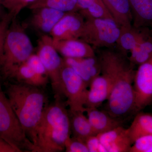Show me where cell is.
Wrapping results in <instances>:
<instances>
[{"instance_id":"1","label":"cell","mask_w":152,"mask_h":152,"mask_svg":"<svg viewBox=\"0 0 152 152\" xmlns=\"http://www.w3.org/2000/svg\"><path fill=\"white\" fill-rule=\"evenodd\" d=\"M114 47L105 48L98 57L101 74L106 75L112 82L111 91L107 103V112L118 119L134 112V78L136 70L127 54Z\"/></svg>"},{"instance_id":"2","label":"cell","mask_w":152,"mask_h":152,"mask_svg":"<svg viewBox=\"0 0 152 152\" xmlns=\"http://www.w3.org/2000/svg\"><path fill=\"white\" fill-rule=\"evenodd\" d=\"M5 86L10 104L37 151V129L47 105L46 96L39 87L18 83Z\"/></svg>"},{"instance_id":"3","label":"cell","mask_w":152,"mask_h":152,"mask_svg":"<svg viewBox=\"0 0 152 152\" xmlns=\"http://www.w3.org/2000/svg\"><path fill=\"white\" fill-rule=\"evenodd\" d=\"M45 107L37 129V152L65 151L66 141L71 136L70 124L66 102L54 98Z\"/></svg>"},{"instance_id":"4","label":"cell","mask_w":152,"mask_h":152,"mask_svg":"<svg viewBox=\"0 0 152 152\" xmlns=\"http://www.w3.org/2000/svg\"><path fill=\"white\" fill-rule=\"evenodd\" d=\"M15 19L7 31L0 57V72L5 78L34 53L32 44L25 31L26 26L17 23Z\"/></svg>"},{"instance_id":"5","label":"cell","mask_w":152,"mask_h":152,"mask_svg":"<svg viewBox=\"0 0 152 152\" xmlns=\"http://www.w3.org/2000/svg\"><path fill=\"white\" fill-rule=\"evenodd\" d=\"M0 137L18 152H37L0 86Z\"/></svg>"},{"instance_id":"6","label":"cell","mask_w":152,"mask_h":152,"mask_svg":"<svg viewBox=\"0 0 152 152\" xmlns=\"http://www.w3.org/2000/svg\"><path fill=\"white\" fill-rule=\"evenodd\" d=\"M120 30V26L113 19H87L80 39L93 48H113L116 45Z\"/></svg>"},{"instance_id":"7","label":"cell","mask_w":152,"mask_h":152,"mask_svg":"<svg viewBox=\"0 0 152 152\" xmlns=\"http://www.w3.org/2000/svg\"><path fill=\"white\" fill-rule=\"evenodd\" d=\"M37 55L43 64L51 85L54 98L63 99L61 87V72L65 63L53 44V39L48 35L42 36L38 42Z\"/></svg>"},{"instance_id":"8","label":"cell","mask_w":152,"mask_h":152,"mask_svg":"<svg viewBox=\"0 0 152 152\" xmlns=\"http://www.w3.org/2000/svg\"><path fill=\"white\" fill-rule=\"evenodd\" d=\"M62 91L70 110L85 112L88 87L72 68L65 64L61 72Z\"/></svg>"},{"instance_id":"9","label":"cell","mask_w":152,"mask_h":152,"mask_svg":"<svg viewBox=\"0 0 152 152\" xmlns=\"http://www.w3.org/2000/svg\"><path fill=\"white\" fill-rule=\"evenodd\" d=\"M133 88L134 112H139L152 102V56L136 70Z\"/></svg>"},{"instance_id":"10","label":"cell","mask_w":152,"mask_h":152,"mask_svg":"<svg viewBox=\"0 0 152 152\" xmlns=\"http://www.w3.org/2000/svg\"><path fill=\"white\" fill-rule=\"evenodd\" d=\"M85 21L78 12H66L49 34L55 40L80 39Z\"/></svg>"},{"instance_id":"11","label":"cell","mask_w":152,"mask_h":152,"mask_svg":"<svg viewBox=\"0 0 152 152\" xmlns=\"http://www.w3.org/2000/svg\"><path fill=\"white\" fill-rule=\"evenodd\" d=\"M28 25L37 31L50 34L55 25L66 12L52 8L42 7L32 10Z\"/></svg>"},{"instance_id":"12","label":"cell","mask_w":152,"mask_h":152,"mask_svg":"<svg viewBox=\"0 0 152 152\" xmlns=\"http://www.w3.org/2000/svg\"><path fill=\"white\" fill-rule=\"evenodd\" d=\"M97 136L107 152H129L132 145L127 129L121 126Z\"/></svg>"},{"instance_id":"13","label":"cell","mask_w":152,"mask_h":152,"mask_svg":"<svg viewBox=\"0 0 152 152\" xmlns=\"http://www.w3.org/2000/svg\"><path fill=\"white\" fill-rule=\"evenodd\" d=\"M67 66L72 68L83 79L88 87L101 74V66L96 56L83 58H64Z\"/></svg>"},{"instance_id":"14","label":"cell","mask_w":152,"mask_h":152,"mask_svg":"<svg viewBox=\"0 0 152 152\" xmlns=\"http://www.w3.org/2000/svg\"><path fill=\"white\" fill-rule=\"evenodd\" d=\"M112 88L111 81L107 76L101 74L93 80L88 88L85 108H98L107 100Z\"/></svg>"},{"instance_id":"15","label":"cell","mask_w":152,"mask_h":152,"mask_svg":"<svg viewBox=\"0 0 152 152\" xmlns=\"http://www.w3.org/2000/svg\"><path fill=\"white\" fill-rule=\"evenodd\" d=\"M53 44L58 53L64 58H83L96 56L94 48L80 39H53Z\"/></svg>"},{"instance_id":"16","label":"cell","mask_w":152,"mask_h":152,"mask_svg":"<svg viewBox=\"0 0 152 152\" xmlns=\"http://www.w3.org/2000/svg\"><path fill=\"white\" fill-rule=\"evenodd\" d=\"M85 113L96 135L105 132L121 126L118 119L111 116L107 111L98 108H86Z\"/></svg>"},{"instance_id":"17","label":"cell","mask_w":152,"mask_h":152,"mask_svg":"<svg viewBox=\"0 0 152 152\" xmlns=\"http://www.w3.org/2000/svg\"><path fill=\"white\" fill-rule=\"evenodd\" d=\"M142 35L138 43L130 51L129 59L134 66L143 64L152 56V28H140Z\"/></svg>"},{"instance_id":"18","label":"cell","mask_w":152,"mask_h":152,"mask_svg":"<svg viewBox=\"0 0 152 152\" xmlns=\"http://www.w3.org/2000/svg\"><path fill=\"white\" fill-rule=\"evenodd\" d=\"M7 79H13L16 83L39 88L46 86L49 80L48 77L36 73L26 62L14 68L9 74Z\"/></svg>"},{"instance_id":"19","label":"cell","mask_w":152,"mask_h":152,"mask_svg":"<svg viewBox=\"0 0 152 152\" xmlns=\"http://www.w3.org/2000/svg\"><path fill=\"white\" fill-rule=\"evenodd\" d=\"M129 1L133 26L137 28H152V0H129Z\"/></svg>"},{"instance_id":"20","label":"cell","mask_w":152,"mask_h":152,"mask_svg":"<svg viewBox=\"0 0 152 152\" xmlns=\"http://www.w3.org/2000/svg\"><path fill=\"white\" fill-rule=\"evenodd\" d=\"M102 1L120 27L132 26V16L129 0Z\"/></svg>"},{"instance_id":"21","label":"cell","mask_w":152,"mask_h":152,"mask_svg":"<svg viewBox=\"0 0 152 152\" xmlns=\"http://www.w3.org/2000/svg\"><path fill=\"white\" fill-rule=\"evenodd\" d=\"M71 136L86 142L88 137L96 135L85 112L72 111L68 110Z\"/></svg>"},{"instance_id":"22","label":"cell","mask_w":152,"mask_h":152,"mask_svg":"<svg viewBox=\"0 0 152 152\" xmlns=\"http://www.w3.org/2000/svg\"><path fill=\"white\" fill-rule=\"evenodd\" d=\"M127 129L132 144L140 137L152 134V115L139 113Z\"/></svg>"},{"instance_id":"23","label":"cell","mask_w":152,"mask_h":152,"mask_svg":"<svg viewBox=\"0 0 152 152\" xmlns=\"http://www.w3.org/2000/svg\"><path fill=\"white\" fill-rule=\"evenodd\" d=\"M141 28L129 27H121L119 37L116 43L118 48L125 53L134 49L141 38Z\"/></svg>"},{"instance_id":"24","label":"cell","mask_w":152,"mask_h":152,"mask_svg":"<svg viewBox=\"0 0 152 152\" xmlns=\"http://www.w3.org/2000/svg\"><path fill=\"white\" fill-rule=\"evenodd\" d=\"M42 7L56 9L64 12H77V0H38L28 8L32 10Z\"/></svg>"},{"instance_id":"25","label":"cell","mask_w":152,"mask_h":152,"mask_svg":"<svg viewBox=\"0 0 152 152\" xmlns=\"http://www.w3.org/2000/svg\"><path fill=\"white\" fill-rule=\"evenodd\" d=\"M78 12L84 18L85 20L100 19L114 20L102 0L94 3L86 10L79 11Z\"/></svg>"},{"instance_id":"26","label":"cell","mask_w":152,"mask_h":152,"mask_svg":"<svg viewBox=\"0 0 152 152\" xmlns=\"http://www.w3.org/2000/svg\"><path fill=\"white\" fill-rule=\"evenodd\" d=\"M129 152H152V134L137 139L132 145Z\"/></svg>"},{"instance_id":"27","label":"cell","mask_w":152,"mask_h":152,"mask_svg":"<svg viewBox=\"0 0 152 152\" xmlns=\"http://www.w3.org/2000/svg\"><path fill=\"white\" fill-rule=\"evenodd\" d=\"M65 151L66 152H89L86 142L72 136L66 141Z\"/></svg>"},{"instance_id":"28","label":"cell","mask_w":152,"mask_h":152,"mask_svg":"<svg viewBox=\"0 0 152 152\" xmlns=\"http://www.w3.org/2000/svg\"><path fill=\"white\" fill-rule=\"evenodd\" d=\"M14 18H15L14 16L12 14L8 13L0 20V57L2 53L7 31Z\"/></svg>"},{"instance_id":"29","label":"cell","mask_w":152,"mask_h":152,"mask_svg":"<svg viewBox=\"0 0 152 152\" xmlns=\"http://www.w3.org/2000/svg\"><path fill=\"white\" fill-rule=\"evenodd\" d=\"M26 62L36 73L48 77L43 64L37 54L33 53Z\"/></svg>"},{"instance_id":"30","label":"cell","mask_w":152,"mask_h":152,"mask_svg":"<svg viewBox=\"0 0 152 152\" xmlns=\"http://www.w3.org/2000/svg\"><path fill=\"white\" fill-rule=\"evenodd\" d=\"M86 143L89 152H107L97 135L90 136L86 140Z\"/></svg>"},{"instance_id":"31","label":"cell","mask_w":152,"mask_h":152,"mask_svg":"<svg viewBox=\"0 0 152 152\" xmlns=\"http://www.w3.org/2000/svg\"><path fill=\"white\" fill-rule=\"evenodd\" d=\"M0 4L12 14L15 18L22 10L20 0H0Z\"/></svg>"},{"instance_id":"32","label":"cell","mask_w":152,"mask_h":152,"mask_svg":"<svg viewBox=\"0 0 152 152\" xmlns=\"http://www.w3.org/2000/svg\"><path fill=\"white\" fill-rule=\"evenodd\" d=\"M100 0H77L76 11L78 12L89 7L94 3Z\"/></svg>"},{"instance_id":"33","label":"cell","mask_w":152,"mask_h":152,"mask_svg":"<svg viewBox=\"0 0 152 152\" xmlns=\"http://www.w3.org/2000/svg\"><path fill=\"white\" fill-rule=\"evenodd\" d=\"M0 152H18L9 143L0 137Z\"/></svg>"},{"instance_id":"34","label":"cell","mask_w":152,"mask_h":152,"mask_svg":"<svg viewBox=\"0 0 152 152\" xmlns=\"http://www.w3.org/2000/svg\"><path fill=\"white\" fill-rule=\"evenodd\" d=\"M38 0H20L21 8L23 10L26 7H28L31 4L37 1Z\"/></svg>"},{"instance_id":"35","label":"cell","mask_w":152,"mask_h":152,"mask_svg":"<svg viewBox=\"0 0 152 152\" xmlns=\"http://www.w3.org/2000/svg\"><path fill=\"white\" fill-rule=\"evenodd\" d=\"M1 86V82H0V86Z\"/></svg>"}]
</instances>
